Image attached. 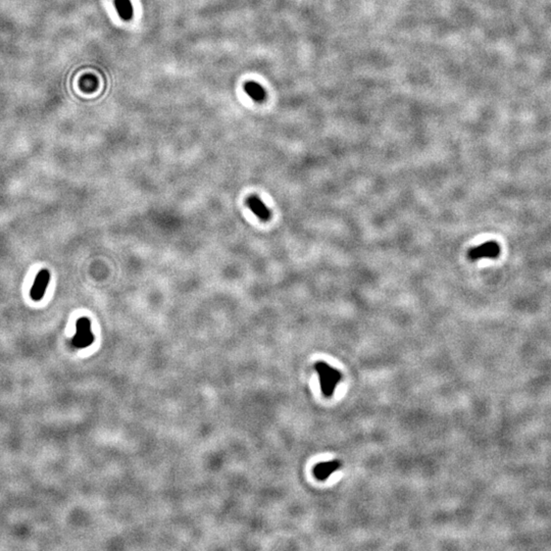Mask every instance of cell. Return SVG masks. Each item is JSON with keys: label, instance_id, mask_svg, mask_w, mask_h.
Listing matches in <instances>:
<instances>
[{"label": "cell", "instance_id": "cell-7", "mask_svg": "<svg viewBox=\"0 0 551 551\" xmlns=\"http://www.w3.org/2000/svg\"><path fill=\"white\" fill-rule=\"evenodd\" d=\"M244 90L255 101H263L266 98L265 89L256 82H247L244 85Z\"/></svg>", "mask_w": 551, "mask_h": 551}, {"label": "cell", "instance_id": "cell-8", "mask_svg": "<svg viewBox=\"0 0 551 551\" xmlns=\"http://www.w3.org/2000/svg\"><path fill=\"white\" fill-rule=\"evenodd\" d=\"M337 467V464L336 463H329V464H321V465H318L315 470H314V474L315 476L320 479V480H323L326 479L331 473H332Z\"/></svg>", "mask_w": 551, "mask_h": 551}, {"label": "cell", "instance_id": "cell-6", "mask_svg": "<svg viewBox=\"0 0 551 551\" xmlns=\"http://www.w3.org/2000/svg\"><path fill=\"white\" fill-rule=\"evenodd\" d=\"M115 7L120 18L124 21H130L133 18L134 10L130 0H115Z\"/></svg>", "mask_w": 551, "mask_h": 551}, {"label": "cell", "instance_id": "cell-5", "mask_svg": "<svg viewBox=\"0 0 551 551\" xmlns=\"http://www.w3.org/2000/svg\"><path fill=\"white\" fill-rule=\"evenodd\" d=\"M247 205L251 211L264 222H267L271 218V211L265 205V203L257 196H250L247 199Z\"/></svg>", "mask_w": 551, "mask_h": 551}, {"label": "cell", "instance_id": "cell-4", "mask_svg": "<svg viewBox=\"0 0 551 551\" xmlns=\"http://www.w3.org/2000/svg\"><path fill=\"white\" fill-rule=\"evenodd\" d=\"M49 281H50V273L47 270L40 271L30 291L31 298L34 301H40L44 297Z\"/></svg>", "mask_w": 551, "mask_h": 551}, {"label": "cell", "instance_id": "cell-3", "mask_svg": "<svg viewBox=\"0 0 551 551\" xmlns=\"http://www.w3.org/2000/svg\"><path fill=\"white\" fill-rule=\"evenodd\" d=\"M500 254V246L495 241H488L479 246L472 248L469 251V258L471 261H479L482 258H496Z\"/></svg>", "mask_w": 551, "mask_h": 551}, {"label": "cell", "instance_id": "cell-2", "mask_svg": "<svg viewBox=\"0 0 551 551\" xmlns=\"http://www.w3.org/2000/svg\"><path fill=\"white\" fill-rule=\"evenodd\" d=\"M316 370L320 377V384H321V389L323 393L326 395L331 394L338 382L339 374L336 371L329 368L323 363H317Z\"/></svg>", "mask_w": 551, "mask_h": 551}, {"label": "cell", "instance_id": "cell-1", "mask_svg": "<svg viewBox=\"0 0 551 551\" xmlns=\"http://www.w3.org/2000/svg\"><path fill=\"white\" fill-rule=\"evenodd\" d=\"M94 336L91 331V322L87 317L79 318L77 321V334L73 338V345L77 348H85L91 345Z\"/></svg>", "mask_w": 551, "mask_h": 551}]
</instances>
